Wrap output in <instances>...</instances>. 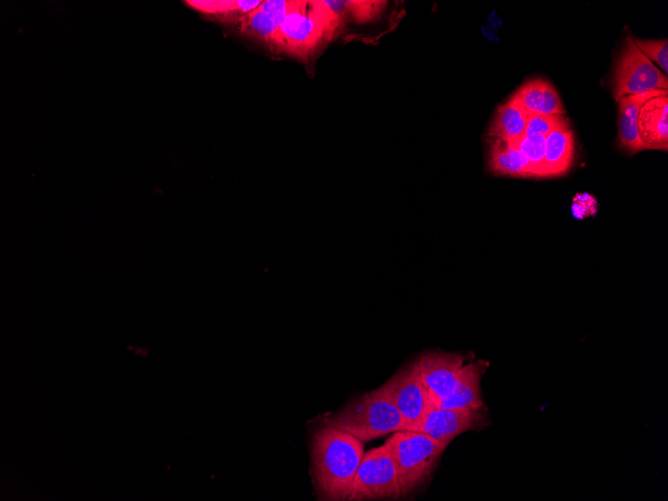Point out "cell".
Listing matches in <instances>:
<instances>
[{
  "instance_id": "6da1fadb",
  "label": "cell",
  "mask_w": 668,
  "mask_h": 501,
  "mask_svg": "<svg viewBox=\"0 0 668 501\" xmlns=\"http://www.w3.org/2000/svg\"><path fill=\"white\" fill-rule=\"evenodd\" d=\"M363 442L338 428L321 424L309 443L310 475L317 500H349L364 456Z\"/></svg>"
},
{
  "instance_id": "7a4b0ae2",
  "label": "cell",
  "mask_w": 668,
  "mask_h": 501,
  "mask_svg": "<svg viewBox=\"0 0 668 501\" xmlns=\"http://www.w3.org/2000/svg\"><path fill=\"white\" fill-rule=\"evenodd\" d=\"M322 423L343 430L362 442L400 431L403 419L383 386L355 397Z\"/></svg>"
},
{
  "instance_id": "3957f363",
  "label": "cell",
  "mask_w": 668,
  "mask_h": 501,
  "mask_svg": "<svg viewBox=\"0 0 668 501\" xmlns=\"http://www.w3.org/2000/svg\"><path fill=\"white\" fill-rule=\"evenodd\" d=\"M341 23L324 1H299L280 24L277 53L307 58L323 40L335 34Z\"/></svg>"
},
{
  "instance_id": "277c9868",
  "label": "cell",
  "mask_w": 668,
  "mask_h": 501,
  "mask_svg": "<svg viewBox=\"0 0 668 501\" xmlns=\"http://www.w3.org/2000/svg\"><path fill=\"white\" fill-rule=\"evenodd\" d=\"M390 452L399 476L401 498L427 483L449 445L426 434L395 431L384 443Z\"/></svg>"
},
{
  "instance_id": "5b68a950",
  "label": "cell",
  "mask_w": 668,
  "mask_h": 501,
  "mask_svg": "<svg viewBox=\"0 0 668 501\" xmlns=\"http://www.w3.org/2000/svg\"><path fill=\"white\" fill-rule=\"evenodd\" d=\"M401 486L385 444L370 449L360 462L348 501L398 500Z\"/></svg>"
},
{
  "instance_id": "8992f818",
  "label": "cell",
  "mask_w": 668,
  "mask_h": 501,
  "mask_svg": "<svg viewBox=\"0 0 668 501\" xmlns=\"http://www.w3.org/2000/svg\"><path fill=\"white\" fill-rule=\"evenodd\" d=\"M612 84L614 99L618 101L626 95L667 90L668 78L628 35L615 63Z\"/></svg>"
},
{
  "instance_id": "52a82bcc",
  "label": "cell",
  "mask_w": 668,
  "mask_h": 501,
  "mask_svg": "<svg viewBox=\"0 0 668 501\" xmlns=\"http://www.w3.org/2000/svg\"><path fill=\"white\" fill-rule=\"evenodd\" d=\"M486 421L483 408L478 410L441 408L433 404L428 397L421 420L406 431L420 432L449 444L464 432L485 427Z\"/></svg>"
},
{
  "instance_id": "ba28073f",
  "label": "cell",
  "mask_w": 668,
  "mask_h": 501,
  "mask_svg": "<svg viewBox=\"0 0 668 501\" xmlns=\"http://www.w3.org/2000/svg\"><path fill=\"white\" fill-rule=\"evenodd\" d=\"M382 386L403 419L401 430H407L421 420L428 392L422 383L416 360L400 369Z\"/></svg>"
},
{
  "instance_id": "9c48e42d",
  "label": "cell",
  "mask_w": 668,
  "mask_h": 501,
  "mask_svg": "<svg viewBox=\"0 0 668 501\" xmlns=\"http://www.w3.org/2000/svg\"><path fill=\"white\" fill-rule=\"evenodd\" d=\"M466 361L461 353L439 350L422 353L417 359L420 377L429 399L448 395Z\"/></svg>"
},
{
  "instance_id": "30bf717a",
  "label": "cell",
  "mask_w": 668,
  "mask_h": 501,
  "mask_svg": "<svg viewBox=\"0 0 668 501\" xmlns=\"http://www.w3.org/2000/svg\"><path fill=\"white\" fill-rule=\"evenodd\" d=\"M489 362L478 360L464 364L451 392L440 398L429 399L433 404L447 409H482L481 378Z\"/></svg>"
},
{
  "instance_id": "8fae6325",
  "label": "cell",
  "mask_w": 668,
  "mask_h": 501,
  "mask_svg": "<svg viewBox=\"0 0 668 501\" xmlns=\"http://www.w3.org/2000/svg\"><path fill=\"white\" fill-rule=\"evenodd\" d=\"M637 129L647 149H668V92L646 101L638 112Z\"/></svg>"
},
{
  "instance_id": "7c38bea8",
  "label": "cell",
  "mask_w": 668,
  "mask_h": 501,
  "mask_svg": "<svg viewBox=\"0 0 668 501\" xmlns=\"http://www.w3.org/2000/svg\"><path fill=\"white\" fill-rule=\"evenodd\" d=\"M668 92L654 90L639 94L626 95L618 102V142L619 146L631 154H635L647 147L641 141L637 129L638 112L641 106L649 99Z\"/></svg>"
},
{
  "instance_id": "4fadbf2b",
  "label": "cell",
  "mask_w": 668,
  "mask_h": 501,
  "mask_svg": "<svg viewBox=\"0 0 668 501\" xmlns=\"http://www.w3.org/2000/svg\"><path fill=\"white\" fill-rule=\"evenodd\" d=\"M514 95L529 116L566 114L556 89L544 79L536 78L525 82Z\"/></svg>"
},
{
  "instance_id": "5bb4252c",
  "label": "cell",
  "mask_w": 668,
  "mask_h": 501,
  "mask_svg": "<svg viewBox=\"0 0 668 501\" xmlns=\"http://www.w3.org/2000/svg\"><path fill=\"white\" fill-rule=\"evenodd\" d=\"M574 152V135L569 126L549 133L545 137V178L566 174L573 164Z\"/></svg>"
},
{
  "instance_id": "9a60e30c",
  "label": "cell",
  "mask_w": 668,
  "mask_h": 501,
  "mask_svg": "<svg viewBox=\"0 0 668 501\" xmlns=\"http://www.w3.org/2000/svg\"><path fill=\"white\" fill-rule=\"evenodd\" d=\"M488 142V168L493 174L532 178L526 158L511 141L488 138Z\"/></svg>"
},
{
  "instance_id": "2e32d148",
  "label": "cell",
  "mask_w": 668,
  "mask_h": 501,
  "mask_svg": "<svg viewBox=\"0 0 668 501\" xmlns=\"http://www.w3.org/2000/svg\"><path fill=\"white\" fill-rule=\"evenodd\" d=\"M529 115L513 94L501 104L488 128V138L515 141L525 134Z\"/></svg>"
},
{
  "instance_id": "e0dca14e",
  "label": "cell",
  "mask_w": 668,
  "mask_h": 501,
  "mask_svg": "<svg viewBox=\"0 0 668 501\" xmlns=\"http://www.w3.org/2000/svg\"><path fill=\"white\" fill-rule=\"evenodd\" d=\"M285 15L269 14L256 8L243 16L236 24L240 34L277 52L278 31Z\"/></svg>"
},
{
  "instance_id": "ac0fdd59",
  "label": "cell",
  "mask_w": 668,
  "mask_h": 501,
  "mask_svg": "<svg viewBox=\"0 0 668 501\" xmlns=\"http://www.w3.org/2000/svg\"><path fill=\"white\" fill-rule=\"evenodd\" d=\"M511 142L526 158L532 178H545V137L540 135H524Z\"/></svg>"
},
{
  "instance_id": "d6986e66",
  "label": "cell",
  "mask_w": 668,
  "mask_h": 501,
  "mask_svg": "<svg viewBox=\"0 0 668 501\" xmlns=\"http://www.w3.org/2000/svg\"><path fill=\"white\" fill-rule=\"evenodd\" d=\"M568 126L569 120L564 115H531L527 119L524 135L546 137L552 131Z\"/></svg>"
},
{
  "instance_id": "ffe728a7",
  "label": "cell",
  "mask_w": 668,
  "mask_h": 501,
  "mask_svg": "<svg viewBox=\"0 0 668 501\" xmlns=\"http://www.w3.org/2000/svg\"><path fill=\"white\" fill-rule=\"evenodd\" d=\"M640 51L667 75L668 71V41L667 39H638L633 38Z\"/></svg>"
},
{
  "instance_id": "44dd1931",
  "label": "cell",
  "mask_w": 668,
  "mask_h": 501,
  "mask_svg": "<svg viewBox=\"0 0 668 501\" xmlns=\"http://www.w3.org/2000/svg\"><path fill=\"white\" fill-rule=\"evenodd\" d=\"M299 1H286V0H267L262 1L261 4L257 7L260 11L274 14V15H285L298 5Z\"/></svg>"
},
{
  "instance_id": "7402d4cb",
  "label": "cell",
  "mask_w": 668,
  "mask_h": 501,
  "mask_svg": "<svg viewBox=\"0 0 668 501\" xmlns=\"http://www.w3.org/2000/svg\"><path fill=\"white\" fill-rule=\"evenodd\" d=\"M591 200H593L591 195L579 194L572 205L573 215L576 218H584L589 215L588 211H595L596 209L592 208V205L596 206V204L589 205V202H591Z\"/></svg>"
}]
</instances>
